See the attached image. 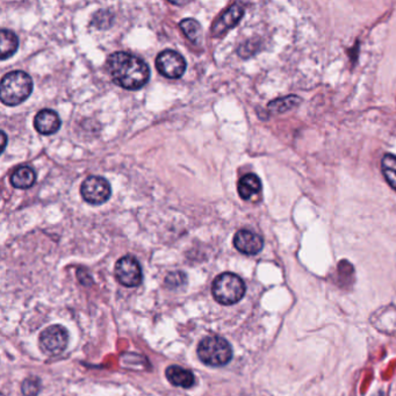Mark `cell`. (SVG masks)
Returning a JSON list of instances; mask_svg holds the SVG:
<instances>
[{"mask_svg": "<svg viewBox=\"0 0 396 396\" xmlns=\"http://www.w3.org/2000/svg\"><path fill=\"white\" fill-rule=\"evenodd\" d=\"M107 70L117 86L129 91L142 89L150 78L148 64L126 51L112 53L107 60Z\"/></svg>", "mask_w": 396, "mask_h": 396, "instance_id": "1", "label": "cell"}, {"mask_svg": "<svg viewBox=\"0 0 396 396\" xmlns=\"http://www.w3.org/2000/svg\"><path fill=\"white\" fill-rule=\"evenodd\" d=\"M33 79L27 72L15 70L5 74L0 84V99L6 106H18L32 94Z\"/></svg>", "mask_w": 396, "mask_h": 396, "instance_id": "2", "label": "cell"}, {"mask_svg": "<svg viewBox=\"0 0 396 396\" xmlns=\"http://www.w3.org/2000/svg\"><path fill=\"white\" fill-rule=\"evenodd\" d=\"M245 283L235 273L226 272L216 277L212 285V294L219 304H235L245 297Z\"/></svg>", "mask_w": 396, "mask_h": 396, "instance_id": "3", "label": "cell"}, {"mask_svg": "<svg viewBox=\"0 0 396 396\" xmlns=\"http://www.w3.org/2000/svg\"><path fill=\"white\" fill-rule=\"evenodd\" d=\"M198 356L204 364L221 368L229 364L233 349L228 340L220 336H207L199 343Z\"/></svg>", "mask_w": 396, "mask_h": 396, "instance_id": "4", "label": "cell"}, {"mask_svg": "<svg viewBox=\"0 0 396 396\" xmlns=\"http://www.w3.org/2000/svg\"><path fill=\"white\" fill-rule=\"evenodd\" d=\"M81 195L90 205H103L108 201L112 195V188L106 178L100 176H90L83 181Z\"/></svg>", "mask_w": 396, "mask_h": 396, "instance_id": "5", "label": "cell"}, {"mask_svg": "<svg viewBox=\"0 0 396 396\" xmlns=\"http://www.w3.org/2000/svg\"><path fill=\"white\" fill-rule=\"evenodd\" d=\"M69 343V333L64 327H48L43 330L39 338L40 349L47 356H58L67 349Z\"/></svg>", "mask_w": 396, "mask_h": 396, "instance_id": "6", "label": "cell"}, {"mask_svg": "<svg viewBox=\"0 0 396 396\" xmlns=\"http://www.w3.org/2000/svg\"><path fill=\"white\" fill-rule=\"evenodd\" d=\"M188 67L186 60L174 50H163L156 58V69L163 77L178 79L183 77Z\"/></svg>", "mask_w": 396, "mask_h": 396, "instance_id": "7", "label": "cell"}, {"mask_svg": "<svg viewBox=\"0 0 396 396\" xmlns=\"http://www.w3.org/2000/svg\"><path fill=\"white\" fill-rule=\"evenodd\" d=\"M115 278L124 287H138L142 283L141 265L133 256H124L115 264Z\"/></svg>", "mask_w": 396, "mask_h": 396, "instance_id": "8", "label": "cell"}, {"mask_svg": "<svg viewBox=\"0 0 396 396\" xmlns=\"http://www.w3.org/2000/svg\"><path fill=\"white\" fill-rule=\"evenodd\" d=\"M233 247L245 255H257L262 251L264 247V241L258 233L250 231V230H238L233 236Z\"/></svg>", "mask_w": 396, "mask_h": 396, "instance_id": "9", "label": "cell"}, {"mask_svg": "<svg viewBox=\"0 0 396 396\" xmlns=\"http://www.w3.org/2000/svg\"><path fill=\"white\" fill-rule=\"evenodd\" d=\"M245 15V8L240 3H235L231 5L221 17L219 20L213 25L212 35L214 38H221L228 31L233 28L235 26L241 22V19Z\"/></svg>", "mask_w": 396, "mask_h": 396, "instance_id": "10", "label": "cell"}, {"mask_svg": "<svg viewBox=\"0 0 396 396\" xmlns=\"http://www.w3.org/2000/svg\"><path fill=\"white\" fill-rule=\"evenodd\" d=\"M60 115L53 110H40L34 117V128L41 135H53L60 131Z\"/></svg>", "mask_w": 396, "mask_h": 396, "instance_id": "11", "label": "cell"}, {"mask_svg": "<svg viewBox=\"0 0 396 396\" xmlns=\"http://www.w3.org/2000/svg\"><path fill=\"white\" fill-rule=\"evenodd\" d=\"M165 375H167V381L176 387L191 388L192 386L195 385V374L178 365H172L170 368H167Z\"/></svg>", "mask_w": 396, "mask_h": 396, "instance_id": "12", "label": "cell"}, {"mask_svg": "<svg viewBox=\"0 0 396 396\" xmlns=\"http://www.w3.org/2000/svg\"><path fill=\"white\" fill-rule=\"evenodd\" d=\"M237 191L243 200H250L262 191V181L256 174H245L238 181Z\"/></svg>", "mask_w": 396, "mask_h": 396, "instance_id": "13", "label": "cell"}, {"mask_svg": "<svg viewBox=\"0 0 396 396\" xmlns=\"http://www.w3.org/2000/svg\"><path fill=\"white\" fill-rule=\"evenodd\" d=\"M10 181H11V185L13 188L27 190V188H32L33 185L35 184V171L29 167H18L12 174Z\"/></svg>", "mask_w": 396, "mask_h": 396, "instance_id": "14", "label": "cell"}, {"mask_svg": "<svg viewBox=\"0 0 396 396\" xmlns=\"http://www.w3.org/2000/svg\"><path fill=\"white\" fill-rule=\"evenodd\" d=\"M19 48V39L17 34L8 29L0 31V49H1V60H8L13 56Z\"/></svg>", "mask_w": 396, "mask_h": 396, "instance_id": "15", "label": "cell"}, {"mask_svg": "<svg viewBox=\"0 0 396 396\" xmlns=\"http://www.w3.org/2000/svg\"><path fill=\"white\" fill-rule=\"evenodd\" d=\"M301 104V98L297 96H287L283 98L272 100L269 104L270 112L274 114H283L293 110Z\"/></svg>", "mask_w": 396, "mask_h": 396, "instance_id": "16", "label": "cell"}, {"mask_svg": "<svg viewBox=\"0 0 396 396\" xmlns=\"http://www.w3.org/2000/svg\"><path fill=\"white\" fill-rule=\"evenodd\" d=\"M181 29L184 33L185 36L188 38L192 43L199 44L202 40V28L201 25L199 24L195 19L188 18L181 20Z\"/></svg>", "mask_w": 396, "mask_h": 396, "instance_id": "17", "label": "cell"}, {"mask_svg": "<svg viewBox=\"0 0 396 396\" xmlns=\"http://www.w3.org/2000/svg\"><path fill=\"white\" fill-rule=\"evenodd\" d=\"M381 170L389 186L396 191V156L386 154L381 160Z\"/></svg>", "mask_w": 396, "mask_h": 396, "instance_id": "18", "label": "cell"}, {"mask_svg": "<svg viewBox=\"0 0 396 396\" xmlns=\"http://www.w3.org/2000/svg\"><path fill=\"white\" fill-rule=\"evenodd\" d=\"M188 281L186 274L181 271H176V272H171L167 274L165 278V285L167 288L170 290H178L181 287L184 286L185 283Z\"/></svg>", "mask_w": 396, "mask_h": 396, "instance_id": "19", "label": "cell"}, {"mask_svg": "<svg viewBox=\"0 0 396 396\" xmlns=\"http://www.w3.org/2000/svg\"><path fill=\"white\" fill-rule=\"evenodd\" d=\"M40 390H41L40 379L28 378L22 382V392L25 396H38Z\"/></svg>", "mask_w": 396, "mask_h": 396, "instance_id": "20", "label": "cell"}, {"mask_svg": "<svg viewBox=\"0 0 396 396\" xmlns=\"http://www.w3.org/2000/svg\"><path fill=\"white\" fill-rule=\"evenodd\" d=\"M1 147H0V149H1V152L4 151L5 150V147H6V143H8V136H6V134H5V131H1Z\"/></svg>", "mask_w": 396, "mask_h": 396, "instance_id": "21", "label": "cell"}]
</instances>
